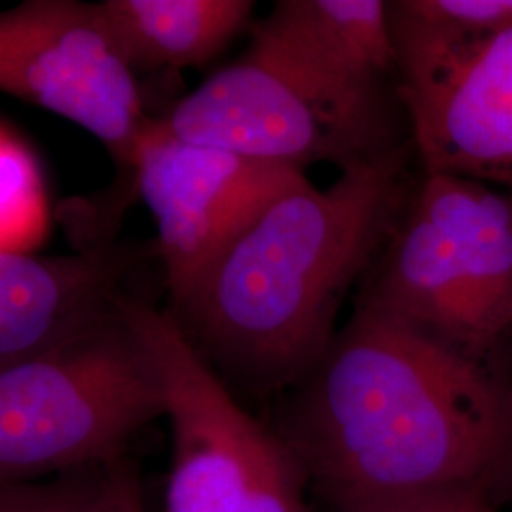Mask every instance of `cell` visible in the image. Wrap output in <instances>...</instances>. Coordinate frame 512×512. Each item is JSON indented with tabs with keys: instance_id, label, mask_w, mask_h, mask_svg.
<instances>
[{
	"instance_id": "obj_8",
	"label": "cell",
	"mask_w": 512,
	"mask_h": 512,
	"mask_svg": "<svg viewBox=\"0 0 512 512\" xmlns=\"http://www.w3.org/2000/svg\"><path fill=\"white\" fill-rule=\"evenodd\" d=\"M397 86L420 171L471 179L512 198V27L397 59Z\"/></svg>"
},
{
	"instance_id": "obj_5",
	"label": "cell",
	"mask_w": 512,
	"mask_h": 512,
	"mask_svg": "<svg viewBox=\"0 0 512 512\" xmlns=\"http://www.w3.org/2000/svg\"><path fill=\"white\" fill-rule=\"evenodd\" d=\"M120 308L164 387L171 463L162 512H313L310 482L287 440L239 403L173 315L141 294Z\"/></svg>"
},
{
	"instance_id": "obj_18",
	"label": "cell",
	"mask_w": 512,
	"mask_h": 512,
	"mask_svg": "<svg viewBox=\"0 0 512 512\" xmlns=\"http://www.w3.org/2000/svg\"><path fill=\"white\" fill-rule=\"evenodd\" d=\"M18 484H0V512H10Z\"/></svg>"
},
{
	"instance_id": "obj_10",
	"label": "cell",
	"mask_w": 512,
	"mask_h": 512,
	"mask_svg": "<svg viewBox=\"0 0 512 512\" xmlns=\"http://www.w3.org/2000/svg\"><path fill=\"white\" fill-rule=\"evenodd\" d=\"M355 308L488 361L476 342L469 300L450 241L416 192V184L393 234L359 285Z\"/></svg>"
},
{
	"instance_id": "obj_15",
	"label": "cell",
	"mask_w": 512,
	"mask_h": 512,
	"mask_svg": "<svg viewBox=\"0 0 512 512\" xmlns=\"http://www.w3.org/2000/svg\"><path fill=\"white\" fill-rule=\"evenodd\" d=\"M112 465L18 484L10 512H101L109 495Z\"/></svg>"
},
{
	"instance_id": "obj_6",
	"label": "cell",
	"mask_w": 512,
	"mask_h": 512,
	"mask_svg": "<svg viewBox=\"0 0 512 512\" xmlns=\"http://www.w3.org/2000/svg\"><path fill=\"white\" fill-rule=\"evenodd\" d=\"M0 92L86 129L124 171L152 120L99 6L78 0L0 12Z\"/></svg>"
},
{
	"instance_id": "obj_17",
	"label": "cell",
	"mask_w": 512,
	"mask_h": 512,
	"mask_svg": "<svg viewBox=\"0 0 512 512\" xmlns=\"http://www.w3.org/2000/svg\"><path fill=\"white\" fill-rule=\"evenodd\" d=\"M101 512H148L135 463L128 458L112 465L109 495Z\"/></svg>"
},
{
	"instance_id": "obj_4",
	"label": "cell",
	"mask_w": 512,
	"mask_h": 512,
	"mask_svg": "<svg viewBox=\"0 0 512 512\" xmlns=\"http://www.w3.org/2000/svg\"><path fill=\"white\" fill-rule=\"evenodd\" d=\"M165 416L152 353L122 308L0 370V484L126 459Z\"/></svg>"
},
{
	"instance_id": "obj_9",
	"label": "cell",
	"mask_w": 512,
	"mask_h": 512,
	"mask_svg": "<svg viewBox=\"0 0 512 512\" xmlns=\"http://www.w3.org/2000/svg\"><path fill=\"white\" fill-rule=\"evenodd\" d=\"M145 251L124 241L61 256L0 247V370L118 311L137 294Z\"/></svg>"
},
{
	"instance_id": "obj_16",
	"label": "cell",
	"mask_w": 512,
	"mask_h": 512,
	"mask_svg": "<svg viewBox=\"0 0 512 512\" xmlns=\"http://www.w3.org/2000/svg\"><path fill=\"white\" fill-rule=\"evenodd\" d=\"M346 512H495V509L490 497L469 492H450L384 501Z\"/></svg>"
},
{
	"instance_id": "obj_14",
	"label": "cell",
	"mask_w": 512,
	"mask_h": 512,
	"mask_svg": "<svg viewBox=\"0 0 512 512\" xmlns=\"http://www.w3.org/2000/svg\"><path fill=\"white\" fill-rule=\"evenodd\" d=\"M395 59L494 37L512 27V0H391Z\"/></svg>"
},
{
	"instance_id": "obj_13",
	"label": "cell",
	"mask_w": 512,
	"mask_h": 512,
	"mask_svg": "<svg viewBox=\"0 0 512 512\" xmlns=\"http://www.w3.org/2000/svg\"><path fill=\"white\" fill-rule=\"evenodd\" d=\"M97 6L135 74L211 61L255 12L251 0H105Z\"/></svg>"
},
{
	"instance_id": "obj_1",
	"label": "cell",
	"mask_w": 512,
	"mask_h": 512,
	"mask_svg": "<svg viewBox=\"0 0 512 512\" xmlns=\"http://www.w3.org/2000/svg\"><path fill=\"white\" fill-rule=\"evenodd\" d=\"M277 433L334 512L512 484V387L488 361L355 308Z\"/></svg>"
},
{
	"instance_id": "obj_7",
	"label": "cell",
	"mask_w": 512,
	"mask_h": 512,
	"mask_svg": "<svg viewBox=\"0 0 512 512\" xmlns=\"http://www.w3.org/2000/svg\"><path fill=\"white\" fill-rule=\"evenodd\" d=\"M128 173L156 220V253L171 304L268 203L308 177L293 167L183 141L156 120L141 135Z\"/></svg>"
},
{
	"instance_id": "obj_2",
	"label": "cell",
	"mask_w": 512,
	"mask_h": 512,
	"mask_svg": "<svg viewBox=\"0 0 512 512\" xmlns=\"http://www.w3.org/2000/svg\"><path fill=\"white\" fill-rule=\"evenodd\" d=\"M414 145L302 179L268 203L171 304L179 329L226 384L287 395L327 353L353 285L393 234L418 173Z\"/></svg>"
},
{
	"instance_id": "obj_3",
	"label": "cell",
	"mask_w": 512,
	"mask_h": 512,
	"mask_svg": "<svg viewBox=\"0 0 512 512\" xmlns=\"http://www.w3.org/2000/svg\"><path fill=\"white\" fill-rule=\"evenodd\" d=\"M156 122L183 141L304 173L346 171L412 145L397 84H346L253 35L239 59Z\"/></svg>"
},
{
	"instance_id": "obj_12",
	"label": "cell",
	"mask_w": 512,
	"mask_h": 512,
	"mask_svg": "<svg viewBox=\"0 0 512 512\" xmlns=\"http://www.w3.org/2000/svg\"><path fill=\"white\" fill-rule=\"evenodd\" d=\"M251 35L355 86L397 84L385 0H279Z\"/></svg>"
},
{
	"instance_id": "obj_11",
	"label": "cell",
	"mask_w": 512,
	"mask_h": 512,
	"mask_svg": "<svg viewBox=\"0 0 512 512\" xmlns=\"http://www.w3.org/2000/svg\"><path fill=\"white\" fill-rule=\"evenodd\" d=\"M416 192L450 241L478 348L490 359L512 330V198L488 184L423 171Z\"/></svg>"
}]
</instances>
